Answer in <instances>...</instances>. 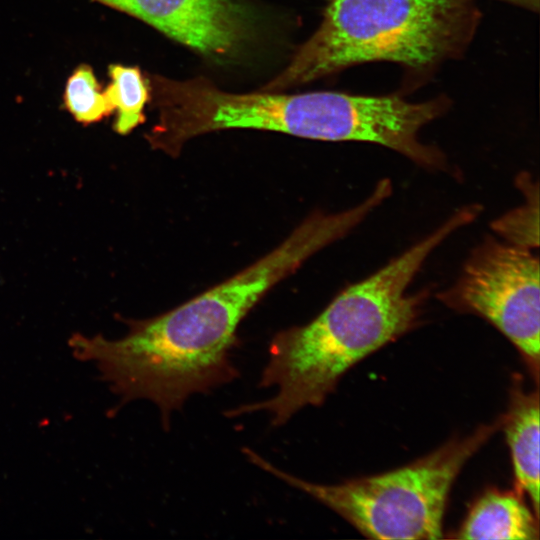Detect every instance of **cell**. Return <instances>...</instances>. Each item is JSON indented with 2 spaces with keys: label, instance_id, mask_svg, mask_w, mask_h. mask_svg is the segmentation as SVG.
Listing matches in <instances>:
<instances>
[{
  "label": "cell",
  "instance_id": "6",
  "mask_svg": "<svg viewBox=\"0 0 540 540\" xmlns=\"http://www.w3.org/2000/svg\"><path fill=\"white\" fill-rule=\"evenodd\" d=\"M130 14L218 65L243 60L260 44L265 20L245 0H97Z\"/></svg>",
  "mask_w": 540,
  "mask_h": 540
},
{
  "label": "cell",
  "instance_id": "7",
  "mask_svg": "<svg viewBox=\"0 0 540 540\" xmlns=\"http://www.w3.org/2000/svg\"><path fill=\"white\" fill-rule=\"evenodd\" d=\"M539 393L514 387L501 417L518 492L526 494L539 517Z\"/></svg>",
  "mask_w": 540,
  "mask_h": 540
},
{
  "label": "cell",
  "instance_id": "1",
  "mask_svg": "<svg viewBox=\"0 0 540 540\" xmlns=\"http://www.w3.org/2000/svg\"><path fill=\"white\" fill-rule=\"evenodd\" d=\"M345 232L337 214L314 215L232 278L163 315L131 324L110 344L119 382L169 414L190 396L235 380L239 371L231 350L242 319L268 289Z\"/></svg>",
  "mask_w": 540,
  "mask_h": 540
},
{
  "label": "cell",
  "instance_id": "10",
  "mask_svg": "<svg viewBox=\"0 0 540 540\" xmlns=\"http://www.w3.org/2000/svg\"><path fill=\"white\" fill-rule=\"evenodd\" d=\"M63 102L68 112L82 124L99 122L113 113L93 68L87 64L76 67L68 77Z\"/></svg>",
  "mask_w": 540,
  "mask_h": 540
},
{
  "label": "cell",
  "instance_id": "8",
  "mask_svg": "<svg viewBox=\"0 0 540 540\" xmlns=\"http://www.w3.org/2000/svg\"><path fill=\"white\" fill-rule=\"evenodd\" d=\"M539 517L516 492L490 490L470 508L459 539L538 540Z\"/></svg>",
  "mask_w": 540,
  "mask_h": 540
},
{
  "label": "cell",
  "instance_id": "9",
  "mask_svg": "<svg viewBox=\"0 0 540 540\" xmlns=\"http://www.w3.org/2000/svg\"><path fill=\"white\" fill-rule=\"evenodd\" d=\"M110 82L104 89L107 100L116 112L114 129L125 135L143 123L144 108L151 99L148 77L136 66L111 64Z\"/></svg>",
  "mask_w": 540,
  "mask_h": 540
},
{
  "label": "cell",
  "instance_id": "2",
  "mask_svg": "<svg viewBox=\"0 0 540 540\" xmlns=\"http://www.w3.org/2000/svg\"><path fill=\"white\" fill-rule=\"evenodd\" d=\"M475 219L464 206L437 229L369 277L354 283L308 324L275 337L259 386L276 387L269 399L227 411L235 417L266 412L273 426L305 407L324 403L343 375L418 323L422 295L407 289L432 251Z\"/></svg>",
  "mask_w": 540,
  "mask_h": 540
},
{
  "label": "cell",
  "instance_id": "11",
  "mask_svg": "<svg viewBox=\"0 0 540 540\" xmlns=\"http://www.w3.org/2000/svg\"><path fill=\"white\" fill-rule=\"evenodd\" d=\"M517 182L525 195V204L493 221L492 229L507 243L532 250L539 244L538 184L533 183L526 173Z\"/></svg>",
  "mask_w": 540,
  "mask_h": 540
},
{
  "label": "cell",
  "instance_id": "5",
  "mask_svg": "<svg viewBox=\"0 0 540 540\" xmlns=\"http://www.w3.org/2000/svg\"><path fill=\"white\" fill-rule=\"evenodd\" d=\"M438 297L451 309L495 326L518 349L538 385L539 260L531 250L487 237L471 252L457 281Z\"/></svg>",
  "mask_w": 540,
  "mask_h": 540
},
{
  "label": "cell",
  "instance_id": "12",
  "mask_svg": "<svg viewBox=\"0 0 540 540\" xmlns=\"http://www.w3.org/2000/svg\"><path fill=\"white\" fill-rule=\"evenodd\" d=\"M499 1L513 4L521 8L533 11V12H538L539 4H540V0H499Z\"/></svg>",
  "mask_w": 540,
  "mask_h": 540
},
{
  "label": "cell",
  "instance_id": "3",
  "mask_svg": "<svg viewBox=\"0 0 540 540\" xmlns=\"http://www.w3.org/2000/svg\"><path fill=\"white\" fill-rule=\"evenodd\" d=\"M479 19L470 0H331L317 30L261 90L282 91L373 61L427 67L463 52Z\"/></svg>",
  "mask_w": 540,
  "mask_h": 540
},
{
  "label": "cell",
  "instance_id": "4",
  "mask_svg": "<svg viewBox=\"0 0 540 540\" xmlns=\"http://www.w3.org/2000/svg\"><path fill=\"white\" fill-rule=\"evenodd\" d=\"M502 419L456 438L426 456L385 473L321 484L281 470L244 448L247 459L303 491L372 539L442 538L450 490L466 462L501 428Z\"/></svg>",
  "mask_w": 540,
  "mask_h": 540
}]
</instances>
